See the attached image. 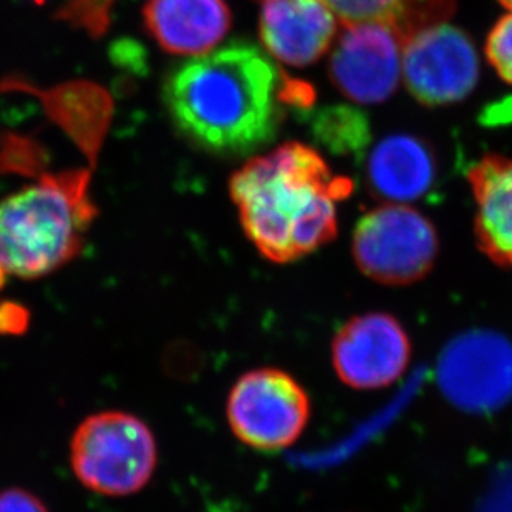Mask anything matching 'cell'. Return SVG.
<instances>
[{
  "mask_svg": "<svg viewBox=\"0 0 512 512\" xmlns=\"http://www.w3.org/2000/svg\"><path fill=\"white\" fill-rule=\"evenodd\" d=\"M285 92L271 58L234 42L176 68L163 97L188 140L219 155H246L276 138Z\"/></svg>",
  "mask_w": 512,
  "mask_h": 512,
  "instance_id": "6da1fadb",
  "label": "cell"
},
{
  "mask_svg": "<svg viewBox=\"0 0 512 512\" xmlns=\"http://www.w3.org/2000/svg\"><path fill=\"white\" fill-rule=\"evenodd\" d=\"M352 189L350 179L297 141L247 161L229 183L247 239L276 264L299 261L334 241L337 206Z\"/></svg>",
  "mask_w": 512,
  "mask_h": 512,
  "instance_id": "7a4b0ae2",
  "label": "cell"
},
{
  "mask_svg": "<svg viewBox=\"0 0 512 512\" xmlns=\"http://www.w3.org/2000/svg\"><path fill=\"white\" fill-rule=\"evenodd\" d=\"M98 208L90 171L42 174L0 201V289L9 279H40L82 254Z\"/></svg>",
  "mask_w": 512,
  "mask_h": 512,
  "instance_id": "3957f363",
  "label": "cell"
},
{
  "mask_svg": "<svg viewBox=\"0 0 512 512\" xmlns=\"http://www.w3.org/2000/svg\"><path fill=\"white\" fill-rule=\"evenodd\" d=\"M70 464L93 493L125 498L150 483L158 446L150 426L126 411H100L78 425L70 441Z\"/></svg>",
  "mask_w": 512,
  "mask_h": 512,
  "instance_id": "277c9868",
  "label": "cell"
},
{
  "mask_svg": "<svg viewBox=\"0 0 512 512\" xmlns=\"http://www.w3.org/2000/svg\"><path fill=\"white\" fill-rule=\"evenodd\" d=\"M438 236L423 214L388 203L358 221L352 252L358 269L385 285L418 282L435 266Z\"/></svg>",
  "mask_w": 512,
  "mask_h": 512,
  "instance_id": "5b68a950",
  "label": "cell"
},
{
  "mask_svg": "<svg viewBox=\"0 0 512 512\" xmlns=\"http://www.w3.org/2000/svg\"><path fill=\"white\" fill-rule=\"evenodd\" d=\"M226 416L237 440L252 450L274 453L294 445L310 420L302 385L279 368H257L237 378Z\"/></svg>",
  "mask_w": 512,
  "mask_h": 512,
  "instance_id": "8992f818",
  "label": "cell"
},
{
  "mask_svg": "<svg viewBox=\"0 0 512 512\" xmlns=\"http://www.w3.org/2000/svg\"><path fill=\"white\" fill-rule=\"evenodd\" d=\"M401 77L423 105L461 102L478 85V52L458 27L431 25L403 44Z\"/></svg>",
  "mask_w": 512,
  "mask_h": 512,
  "instance_id": "52a82bcc",
  "label": "cell"
},
{
  "mask_svg": "<svg viewBox=\"0 0 512 512\" xmlns=\"http://www.w3.org/2000/svg\"><path fill=\"white\" fill-rule=\"evenodd\" d=\"M410 360L411 342L405 327L383 312L352 317L332 340L335 373L355 390L390 387L403 377Z\"/></svg>",
  "mask_w": 512,
  "mask_h": 512,
  "instance_id": "ba28073f",
  "label": "cell"
},
{
  "mask_svg": "<svg viewBox=\"0 0 512 512\" xmlns=\"http://www.w3.org/2000/svg\"><path fill=\"white\" fill-rule=\"evenodd\" d=\"M403 40L378 22L343 25L330 57V77L353 102L375 105L392 97L401 78Z\"/></svg>",
  "mask_w": 512,
  "mask_h": 512,
  "instance_id": "9c48e42d",
  "label": "cell"
},
{
  "mask_svg": "<svg viewBox=\"0 0 512 512\" xmlns=\"http://www.w3.org/2000/svg\"><path fill=\"white\" fill-rule=\"evenodd\" d=\"M446 397L464 410H494L512 398V345L491 332L463 335L440 362Z\"/></svg>",
  "mask_w": 512,
  "mask_h": 512,
  "instance_id": "30bf717a",
  "label": "cell"
},
{
  "mask_svg": "<svg viewBox=\"0 0 512 512\" xmlns=\"http://www.w3.org/2000/svg\"><path fill=\"white\" fill-rule=\"evenodd\" d=\"M339 20L324 0H262L261 40L290 67L315 63L334 44Z\"/></svg>",
  "mask_w": 512,
  "mask_h": 512,
  "instance_id": "8fae6325",
  "label": "cell"
},
{
  "mask_svg": "<svg viewBox=\"0 0 512 512\" xmlns=\"http://www.w3.org/2000/svg\"><path fill=\"white\" fill-rule=\"evenodd\" d=\"M143 20L161 50L188 57L216 49L232 24L224 0H146Z\"/></svg>",
  "mask_w": 512,
  "mask_h": 512,
  "instance_id": "7c38bea8",
  "label": "cell"
},
{
  "mask_svg": "<svg viewBox=\"0 0 512 512\" xmlns=\"http://www.w3.org/2000/svg\"><path fill=\"white\" fill-rule=\"evenodd\" d=\"M476 203L474 231L481 251L512 271V158L486 155L468 170Z\"/></svg>",
  "mask_w": 512,
  "mask_h": 512,
  "instance_id": "4fadbf2b",
  "label": "cell"
},
{
  "mask_svg": "<svg viewBox=\"0 0 512 512\" xmlns=\"http://www.w3.org/2000/svg\"><path fill=\"white\" fill-rule=\"evenodd\" d=\"M367 176L378 196L405 204L430 193L435 184V160L428 146L413 136H388L368 156Z\"/></svg>",
  "mask_w": 512,
  "mask_h": 512,
  "instance_id": "5bb4252c",
  "label": "cell"
},
{
  "mask_svg": "<svg viewBox=\"0 0 512 512\" xmlns=\"http://www.w3.org/2000/svg\"><path fill=\"white\" fill-rule=\"evenodd\" d=\"M320 133L337 150H357L367 140V121L352 110H334L322 116Z\"/></svg>",
  "mask_w": 512,
  "mask_h": 512,
  "instance_id": "9a60e30c",
  "label": "cell"
},
{
  "mask_svg": "<svg viewBox=\"0 0 512 512\" xmlns=\"http://www.w3.org/2000/svg\"><path fill=\"white\" fill-rule=\"evenodd\" d=\"M486 55L499 77L512 85V12L489 32Z\"/></svg>",
  "mask_w": 512,
  "mask_h": 512,
  "instance_id": "2e32d148",
  "label": "cell"
},
{
  "mask_svg": "<svg viewBox=\"0 0 512 512\" xmlns=\"http://www.w3.org/2000/svg\"><path fill=\"white\" fill-rule=\"evenodd\" d=\"M0 512H50L44 501L27 489L7 488L0 491Z\"/></svg>",
  "mask_w": 512,
  "mask_h": 512,
  "instance_id": "e0dca14e",
  "label": "cell"
},
{
  "mask_svg": "<svg viewBox=\"0 0 512 512\" xmlns=\"http://www.w3.org/2000/svg\"><path fill=\"white\" fill-rule=\"evenodd\" d=\"M30 314L24 305L15 302L0 304V334L20 335L29 327Z\"/></svg>",
  "mask_w": 512,
  "mask_h": 512,
  "instance_id": "ac0fdd59",
  "label": "cell"
},
{
  "mask_svg": "<svg viewBox=\"0 0 512 512\" xmlns=\"http://www.w3.org/2000/svg\"><path fill=\"white\" fill-rule=\"evenodd\" d=\"M504 7H508L509 10H512V0H499Z\"/></svg>",
  "mask_w": 512,
  "mask_h": 512,
  "instance_id": "d6986e66",
  "label": "cell"
},
{
  "mask_svg": "<svg viewBox=\"0 0 512 512\" xmlns=\"http://www.w3.org/2000/svg\"><path fill=\"white\" fill-rule=\"evenodd\" d=\"M34 2H39V4H42V2H44V0H34Z\"/></svg>",
  "mask_w": 512,
  "mask_h": 512,
  "instance_id": "ffe728a7",
  "label": "cell"
},
{
  "mask_svg": "<svg viewBox=\"0 0 512 512\" xmlns=\"http://www.w3.org/2000/svg\"><path fill=\"white\" fill-rule=\"evenodd\" d=\"M324 2H327V0H324Z\"/></svg>",
  "mask_w": 512,
  "mask_h": 512,
  "instance_id": "44dd1931",
  "label": "cell"
}]
</instances>
